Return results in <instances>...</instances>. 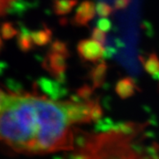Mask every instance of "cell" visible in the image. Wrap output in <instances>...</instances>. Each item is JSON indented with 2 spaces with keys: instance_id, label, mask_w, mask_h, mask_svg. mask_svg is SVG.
<instances>
[{
  "instance_id": "obj_1",
  "label": "cell",
  "mask_w": 159,
  "mask_h": 159,
  "mask_svg": "<svg viewBox=\"0 0 159 159\" xmlns=\"http://www.w3.org/2000/svg\"><path fill=\"white\" fill-rule=\"evenodd\" d=\"M99 101L83 91L68 99L32 94L4 95L0 107V142L30 155L69 152L84 125L100 119Z\"/></svg>"
},
{
  "instance_id": "obj_2",
  "label": "cell",
  "mask_w": 159,
  "mask_h": 159,
  "mask_svg": "<svg viewBox=\"0 0 159 159\" xmlns=\"http://www.w3.org/2000/svg\"><path fill=\"white\" fill-rule=\"evenodd\" d=\"M67 159H159V142L147 124L124 122L78 139Z\"/></svg>"
},
{
  "instance_id": "obj_3",
  "label": "cell",
  "mask_w": 159,
  "mask_h": 159,
  "mask_svg": "<svg viewBox=\"0 0 159 159\" xmlns=\"http://www.w3.org/2000/svg\"><path fill=\"white\" fill-rule=\"evenodd\" d=\"M77 50L83 59L92 62L101 59L105 53L102 43L93 39L81 40L78 43Z\"/></svg>"
},
{
  "instance_id": "obj_4",
  "label": "cell",
  "mask_w": 159,
  "mask_h": 159,
  "mask_svg": "<svg viewBox=\"0 0 159 159\" xmlns=\"http://www.w3.org/2000/svg\"><path fill=\"white\" fill-rule=\"evenodd\" d=\"M96 5L90 0L81 2L76 9L74 17V22L77 26H86L95 17L97 8Z\"/></svg>"
},
{
  "instance_id": "obj_5",
  "label": "cell",
  "mask_w": 159,
  "mask_h": 159,
  "mask_svg": "<svg viewBox=\"0 0 159 159\" xmlns=\"http://www.w3.org/2000/svg\"><path fill=\"white\" fill-rule=\"evenodd\" d=\"M76 4L77 0H54L53 11L57 15H65L71 12Z\"/></svg>"
},
{
  "instance_id": "obj_6",
  "label": "cell",
  "mask_w": 159,
  "mask_h": 159,
  "mask_svg": "<svg viewBox=\"0 0 159 159\" xmlns=\"http://www.w3.org/2000/svg\"><path fill=\"white\" fill-rule=\"evenodd\" d=\"M52 36L51 29L44 28L36 31H31V38L34 44L36 45H44L50 42Z\"/></svg>"
},
{
  "instance_id": "obj_7",
  "label": "cell",
  "mask_w": 159,
  "mask_h": 159,
  "mask_svg": "<svg viewBox=\"0 0 159 159\" xmlns=\"http://www.w3.org/2000/svg\"><path fill=\"white\" fill-rule=\"evenodd\" d=\"M19 44L20 46V48L25 51L30 49L34 44L31 38V31H29V29L24 26L20 27V30L19 32Z\"/></svg>"
},
{
  "instance_id": "obj_8",
  "label": "cell",
  "mask_w": 159,
  "mask_h": 159,
  "mask_svg": "<svg viewBox=\"0 0 159 159\" xmlns=\"http://www.w3.org/2000/svg\"><path fill=\"white\" fill-rule=\"evenodd\" d=\"M1 34L5 39H10L11 37H13L15 34H17V29L13 27V25L10 22L4 23L0 29Z\"/></svg>"
},
{
  "instance_id": "obj_9",
  "label": "cell",
  "mask_w": 159,
  "mask_h": 159,
  "mask_svg": "<svg viewBox=\"0 0 159 159\" xmlns=\"http://www.w3.org/2000/svg\"><path fill=\"white\" fill-rule=\"evenodd\" d=\"M96 8H97V13L101 18L108 17L114 11V8L104 2H99L96 6Z\"/></svg>"
},
{
  "instance_id": "obj_10",
  "label": "cell",
  "mask_w": 159,
  "mask_h": 159,
  "mask_svg": "<svg viewBox=\"0 0 159 159\" xmlns=\"http://www.w3.org/2000/svg\"><path fill=\"white\" fill-rule=\"evenodd\" d=\"M146 68L150 72H155L159 70V59L155 54H151L149 57L147 59L145 64Z\"/></svg>"
},
{
  "instance_id": "obj_11",
  "label": "cell",
  "mask_w": 159,
  "mask_h": 159,
  "mask_svg": "<svg viewBox=\"0 0 159 159\" xmlns=\"http://www.w3.org/2000/svg\"><path fill=\"white\" fill-rule=\"evenodd\" d=\"M97 29L102 30V32L107 33L111 28V22L107 18H100L97 20Z\"/></svg>"
},
{
  "instance_id": "obj_12",
  "label": "cell",
  "mask_w": 159,
  "mask_h": 159,
  "mask_svg": "<svg viewBox=\"0 0 159 159\" xmlns=\"http://www.w3.org/2000/svg\"><path fill=\"white\" fill-rule=\"evenodd\" d=\"M91 37H92V39L93 40L99 42V43H102V44L105 43V42H106V33L102 32V30L98 29L97 28L92 30Z\"/></svg>"
},
{
  "instance_id": "obj_13",
  "label": "cell",
  "mask_w": 159,
  "mask_h": 159,
  "mask_svg": "<svg viewBox=\"0 0 159 159\" xmlns=\"http://www.w3.org/2000/svg\"><path fill=\"white\" fill-rule=\"evenodd\" d=\"M16 0H0V16L9 12Z\"/></svg>"
},
{
  "instance_id": "obj_14",
  "label": "cell",
  "mask_w": 159,
  "mask_h": 159,
  "mask_svg": "<svg viewBox=\"0 0 159 159\" xmlns=\"http://www.w3.org/2000/svg\"><path fill=\"white\" fill-rule=\"evenodd\" d=\"M131 0H115L114 10H123L129 6Z\"/></svg>"
},
{
  "instance_id": "obj_15",
  "label": "cell",
  "mask_w": 159,
  "mask_h": 159,
  "mask_svg": "<svg viewBox=\"0 0 159 159\" xmlns=\"http://www.w3.org/2000/svg\"><path fill=\"white\" fill-rule=\"evenodd\" d=\"M3 97H4V96H2V95L0 94V107H1V103H2V99H3Z\"/></svg>"
},
{
  "instance_id": "obj_16",
  "label": "cell",
  "mask_w": 159,
  "mask_h": 159,
  "mask_svg": "<svg viewBox=\"0 0 159 159\" xmlns=\"http://www.w3.org/2000/svg\"><path fill=\"white\" fill-rule=\"evenodd\" d=\"M2 46V41H1V38H0V47Z\"/></svg>"
}]
</instances>
